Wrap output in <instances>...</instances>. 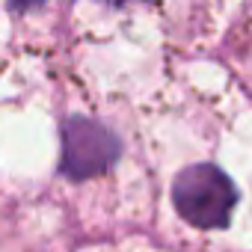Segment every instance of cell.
<instances>
[{
  "label": "cell",
  "instance_id": "6da1fadb",
  "mask_svg": "<svg viewBox=\"0 0 252 252\" xmlns=\"http://www.w3.org/2000/svg\"><path fill=\"white\" fill-rule=\"evenodd\" d=\"M175 211L196 228H222L237 205V187L214 163H196L178 172L172 184Z\"/></svg>",
  "mask_w": 252,
  "mask_h": 252
},
{
  "label": "cell",
  "instance_id": "7a4b0ae2",
  "mask_svg": "<svg viewBox=\"0 0 252 252\" xmlns=\"http://www.w3.org/2000/svg\"><path fill=\"white\" fill-rule=\"evenodd\" d=\"M122 155L119 137L95 119L71 116L63 125V175L71 181L95 178L107 172Z\"/></svg>",
  "mask_w": 252,
  "mask_h": 252
},
{
  "label": "cell",
  "instance_id": "3957f363",
  "mask_svg": "<svg viewBox=\"0 0 252 252\" xmlns=\"http://www.w3.org/2000/svg\"><path fill=\"white\" fill-rule=\"evenodd\" d=\"M9 3H12L15 9H27V6H36V3H42V0H9Z\"/></svg>",
  "mask_w": 252,
  "mask_h": 252
},
{
  "label": "cell",
  "instance_id": "277c9868",
  "mask_svg": "<svg viewBox=\"0 0 252 252\" xmlns=\"http://www.w3.org/2000/svg\"><path fill=\"white\" fill-rule=\"evenodd\" d=\"M113 3H122V0H113Z\"/></svg>",
  "mask_w": 252,
  "mask_h": 252
}]
</instances>
